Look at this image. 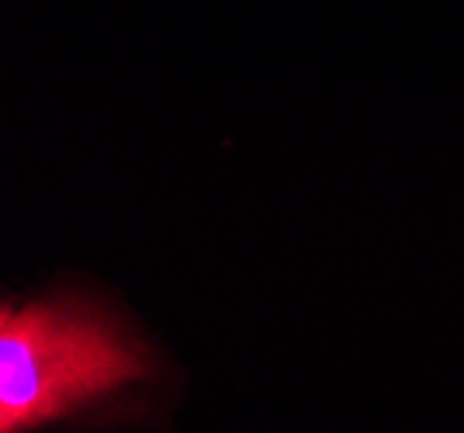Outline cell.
<instances>
[{
	"label": "cell",
	"instance_id": "1",
	"mask_svg": "<svg viewBox=\"0 0 464 433\" xmlns=\"http://www.w3.org/2000/svg\"><path fill=\"white\" fill-rule=\"evenodd\" d=\"M142 374L150 361L139 343L83 298H45L0 313L4 433L45 427Z\"/></svg>",
	"mask_w": 464,
	"mask_h": 433
}]
</instances>
